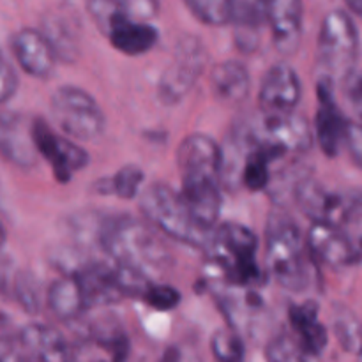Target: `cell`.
<instances>
[{"label":"cell","mask_w":362,"mask_h":362,"mask_svg":"<svg viewBox=\"0 0 362 362\" xmlns=\"http://www.w3.org/2000/svg\"><path fill=\"white\" fill-rule=\"evenodd\" d=\"M98 247L119 267L156 283L172 269L173 257L152 226L131 216H103Z\"/></svg>","instance_id":"6da1fadb"},{"label":"cell","mask_w":362,"mask_h":362,"mask_svg":"<svg viewBox=\"0 0 362 362\" xmlns=\"http://www.w3.org/2000/svg\"><path fill=\"white\" fill-rule=\"evenodd\" d=\"M182 191L194 218L209 230L216 228L221 211L223 148L204 133H193L177 148Z\"/></svg>","instance_id":"7a4b0ae2"},{"label":"cell","mask_w":362,"mask_h":362,"mask_svg":"<svg viewBox=\"0 0 362 362\" xmlns=\"http://www.w3.org/2000/svg\"><path fill=\"white\" fill-rule=\"evenodd\" d=\"M258 239L247 226L225 223L212 233L205 247L207 265L212 276H218L226 286L253 290L264 285L265 274L257 262Z\"/></svg>","instance_id":"3957f363"},{"label":"cell","mask_w":362,"mask_h":362,"mask_svg":"<svg viewBox=\"0 0 362 362\" xmlns=\"http://www.w3.org/2000/svg\"><path fill=\"white\" fill-rule=\"evenodd\" d=\"M265 255L272 278L285 290L303 292L311 283V251L297 223L283 211H272L265 228Z\"/></svg>","instance_id":"277c9868"},{"label":"cell","mask_w":362,"mask_h":362,"mask_svg":"<svg viewBox=\"0 0 362 362\" xmlns=\"http://www.w3.org/2000/svg\"><path fill=\"white\" fill-rule=\"evenodd\" d=\"M140 209L147 221L173 240L193 247H207L212 230H207L180 193L163 182H154L140 194Z\"/></svg>","instance_id":"5b68a950"},{"label":"cell","mask_w":362,"mask_h":362,"mask_svg":"<svg viewBox=\"0 0 362 362\" xmlns=\"http://www.w3.org/2000/svg\"><path fill=\"white\" fill-rule=\"evenodd\" d=\"M359 30L346 11L332 9L324 16L318 34V64L322 78L346 81L356 73Z\"/></svg>","instance_id":"8992f818"},{"label":"cell","mask_w":362,"mask_h":362,"mask_svg":"<svg viewBox=\"0 0 362 362\" xmlns=\"http://www.w3.org/2000/svg\"><path fill=\"white\" fill-rule=\"evenodd\" d=\"M239 127L251 144L271 148L283 156L306 154L313 145L310 122L299 113L265 115L260 112Z\"/></svg>","instance_id":"52a82bcc"},{"label":"cell","mask_w":362,"mask_h":362,"mask_svg":"<svg viewBox=\"0 0 362 362\" xmlns=\"http://www.w3.org/2000/svg\"><path fill=\"white\" fill-rule=\"evenodd\" d=\"M53 120L73 140H95L105 131V113L87 90L74 85L57 88L49 101Z\"/></svg>","instance_id":"ba28073f"},{"label":"cell","mask_w":362,"mask_h":362,"mask_svg":"<svg viewBox=\"0 0 362 362\" xmlns=\"http://www.w3.org/2000/svg\"><path fill=\"white\" fill-rule=\"evenodd\" d=\"M207 64V49L193 34H184L177 41L173 57L159 78L158 95L165 105H175L193 88Z\"/></svg>","instance_id":"9c48e42d"},{"label":"cell","mask_w":362,"mask_h":362,"mask_svg":"<svg viewBox=\"0 0 362 362\" xmlns=\"http://www.w3.org/2000/svg\"><path fill=\"white\" fill-rule=\"evenodd\" d=\"M296 204L313 225H331L341 228L354 212V200L325 187L313 179L299 180L293 187Z\"/></svg>","instance_id":"30bf717a"},{"label":"cell","mask_w":362,"mask_h":362,"mask_svg":"<svg viewBox=\"0 0 362 362\" xmlns=\"http://www.w3.org/2000/svg\"><path fill=\"white\" fill-rule=\"evenodd\" d=\"M32 136L39 154L52 165L53 175L59 182L66 184L73 173L88 165V154L78 144L52 131L42 119L32 120Z\"/></svg>","instance_id":"8fae6325"},{"label":"cell","mask_w":362,"mask_h":362,"mask_svg":"<svg viewBox=\"0 0 362 362\" xmlns=\"http://www.w3.org/2000/svg\"><path fill=\"white\" fill-rule=\"evenodd\" d=\"M303 85L299 74L285 62L274 64L262 80L258 103L265 115H288L300 101Z\"/></svg>","instance_id":"7c38bea8"},{"label":"cell","mask_w":362,"mask_h":362,"mask_svg":"<svg viewBox=\"0 0 362 362\" xmlns=\"http://www.w3.org/2000/svg\"><path fill=\"white\" fill-rule=\"evenodd\" d=\"M332 83L334 81L327 80V78H320L318 81V110L317 117H315V136H317L322 152L327 158H334L338 154L341 144H345L350 124V120L343 115L336 103Z\"/></svg>","instance_id":"4fadbf2b"},{"label":"cell","mask_w":362,"mask_h":362,"mask_svg":"<svg viewBox=\"0 0 362 362\" xmlns=\"http://www.w3.org/2000/svg\"><path fill=\"white\" fill-rule=\"evenodd\" d=\"M306 240L315 260L336 271L357 264L361 258L357 244L339 226L311 225Z\"/></svg>","instance_id":"5bb4252c"},{"label":"cell","mask_w":362,"mask_h":362,"mask_svg":"<svg viewBox=\"0 0 362 362\" xmlns=\"http://www.w3.org/2000/svg\"><path fill=\"white\" fill-rule=\"evenodd\" d=\"M11 49L21 69L30 76L45 80L52 76L55 67V53L41 30L23 27L11 37Z\"/></svg>","instance_id":"9a60e30c"},{"label":"cell","mask_w":362,"mask_h":362,"mask_svg":"<svg viewBox=\"0 0 362 362\" xmlns=\"http://www.w3.org/2000/svg\"><path fill=\"white\" fill-rule=\"evenodd\" d=\"M0 147L7 161L20 168H32L37 163V148L32 136V122L20 113H4L0 124Z\"/></svg>","instance_id":"2e32d148"},{"label":"cell","mask_w":362,"mask_h":362,"mask_svg":"<svg viewBox=\"0 0 362 362\" xmlns=\"http://www.w3.org/2000/svg\"><path fill=\"white\" fill-rule=\"evenodd\" d=\"M272 41L281 55H292L299 48L303 35V2L276 0L267 4Z\"/></svg>","instance_id":"e0dca14e"},{"label":"cell","mask_w":362,"mask_h":362,"mask_svg":"<svg viewBox=\"0 0 362 362\" xmlns=\"http://www.w3.org/2000/svg\"><path fill=\"white\" fill-rule=\"evenodd\" d=\"M18 341L34 362H71V350L66 339L49 325H25L18 334Z\"/></svg>","instance_id":"ac0fdd59"},{"label":"cell","mask_w":362,"mask_h":362,"mask_svg":"<svg viewBox=\"0 0 362 362\" xmlns=\"http://www.w3.org/2000/svg\"><path fill=\"white\" fill-rule=\"evenodd\" d=\"M288 320L297 334V341L310 357H318L327 346V331L318 318V304L315 300L292 304Z\"/></svg>","instance_id":"d6986e66"},{"label":"cell","mask_w":362,"mask_h":362,"mask_svg":"<svg viewBox=\"0 0 362 362\" xmlns=\"http://www.w3.org/2000/svg\"><path fill=\"white\" fill-rule=\"evenodd\" d=\"M212 90L225 103H240L247 98L251 78L246 66L237 60H223L212 67Z\"/></svg>","instance_id":"ffe728a7"},{"label":"cell","mask_w":362,"mask_h":362,"mask_svg":"<svg viewBox=\"0 0 362 362\" xmlns=\"http://www.w3.org/2000/svg\"><path fill=\"white\" fill-rule=\"evenodd\" d=\"M46 303L55 317L66 322L76 320L78 317L83 315V311L90 310L80 283L73 276H62L53 281L46 293Z\"/></svg>","instance_id":"44dd1931"},{"label":"cell","mask_w":362,"mask_h":362,"mask_svg":"<svg viewBox=\"0 0 362 362\" xmlns=\"http://www.w3.org/2000/svg\"><path fill=\"white\" fill-rule=\"evenodd\" d=\"M41 32L52 46L57 59L62 62L76 60L80 48H78L76 30L71 27L69 20H66L62 14H45L41 18Z\"/></svg>","instance_id":"7402d4cb"},{"label":"cell","mask_w":362,"mask_h":362,"mask_svg":"<svg viewBox=\"0 0 362 362\" xmlns=\"http://www.w3.org/2000/svg\"><path fill=\"white\" fill-rule=\"evenodd\" d=\"M332 329L346 352L362 356V324L352 310L336 304L332 311Z\"/></svg>","instance_id":"603a6c76"},{"label":"cell","mask_w":362,"mask_h":362,"mask_svg":"<svg viewBox=\"0 0 362 362\" xmlns=\"http://www.w3.org/2000/svg\"><path fill=\"white\" fill-rule=\"evenodd\" d=\"M186 7L194 18L214 27L232 23L233 20V2L230 0H186Z\"/></svg>","instance_id":"cb8c5ba5"},{"label":"cell","mask_w":362,"mask_h":362,"mask_svg":"<svg viewBox=\"0 0 362 362\" xmlns=\"http://www.w3.org/2000/svg\"><path fill=\"white\" fill-rule=\"evenodd\" d=\"M92 338L99 346L112 354L113 362L126 361L127 354H129V339L119 325L99 322L98 325L92 327Z\"/></svg>","instance_id":"d4e9b609"},{"label":"cell","mask_w":362,"mask_h":362,"mask_svg":"<svg viewBox=\"0 0 362 362\" xmlns=\"http://www.w3.org/2000/svg\"><path fill=\"white\" fill-rule=\"evenodd\" d=\"M211 349L218 362H246L244 339L233 329H219L211 339Z\"/></svg>","instance_id":"484cf974"},{"label":"cell","mask_w":362,"mask_h":362,"mask_svg":"<svg viewBox=\"0 0 362 362\" xmlns=\"http://www.w3.org/2000/svg\"><path fill=\"white\" fill-rule=\"evenodd\" d=\"M310 359L311 357L304 352L299 341L286 332L274 336L265 346L267 362H308Z\"/></svg>","instance_id":"4316f807"},{"label":"cell","mask_w":362,"mask_h":362,"mask_svg":"<svg viewBox=\"0 0 362 362\" xmlns=\"http://www.w3.org/2000/svg\"><path fill=\"white\" fill-rule=\"evenodd\" d=\"M13 293L25 313H37L41 308V286L32 272L21 271L13 278Z\"/></svg>","instance_id":"83f0119b"},{"label":"cell","mask_w":362,"mask_h":362,"mask_svg":"<svg viewBox=\"0 0 362 362\" xmlns=\"http://www.w3.org/2000/svg\"><path fill=\"white\" fill-rule=\"evenodd\" d=\"M269 2L257 0H235L233 2V20L235 27H251L260 30L262 25L269 21Z\"/></svg>","instance_id":"f1b7e54d"},{"label":"cell","mask_w":362,"mask_h":362,"mask_svg":"<svg viewBox=\"0 0 362 362\" xmlns=\"http://www.w3.org/2000/svg\"><path fill=\"white\" fill-rule=\"evenodd\" d=\"M144 170L136 165H126L119 170L113 177H110L112 182V194L131 200L140 191L141 182H144Z\"/></svg>","instance_id":"f546056e"},{"label":"cell","mask_w":362,"mask_h":362,"mask_svg":"<svg viewBox=\"0 0 362 362\" xmlns=\"http://www.w3.org/2000/svg\"><path fill=\"white\" fill-rule=\"evenodd\" d=\"M141 299L158 311H172L179 306L182 296L173 286L163 285V283H151L144 292V296H141Z\"/></svg>","instance_id":"4dcf8cb0"},{"label":"cell","mask_w":362,"mask_h":362,"mask_svg":"<svg viewBox=\"0 0 362 362\" xmlns=\"http://www.w3.org/2000/svg\"><path fill=\"white\" fill-rule=\"evenodd\" d=\"M122 4L131 20L145 21V23H147V20L154 18L159 11V4L152 2V0H129V2Z\"/></svg>","instance_id":"1f68e13d"},{"label":"cell","mask_w":362,"mask_h":362,"mask_svg":"<svg viewBox=\"0 0 362 362\" xmlns=\"http://www.w3.org/2000/svg\"><path fill=\"white\" fill-rule=\"evenodd\" d=\"M345 95L352 108L356 110L359 122L362 124V71H356L346 81H343Z\"/></svg>","instance_id":"d6a6232c"},{"label":"cell","mask_w":362,"mask_h":362,"mask_svg":"<svg viewBox=\"0 0 362 362\" xmlns=\"http://www.w3.org/2000/svg\"><path fill=\"white\" fill-rule=\"evenodd\" d=\"M345 145L349 148V154L352 161L356 163L359 168H362V124L352 122L350 120L349 131H346Z\"/></svg>","instance_id":"836d02e7"},{"label":"cell","mask_w":362,"mask_h":362,"mask_svg":"<svg viewBox=\"0 0 362 362\" xmlns=\"http://www.w3.org/2000/svg\"><path fill=\"white\" fill-rule=\"evenodd\" d=\"M233 39H235V46L240 52L250 53L258 46L260 30L251 27H235V30H233Z\"/></svg>","instance_id":"e575fe53"},{"label":"cell","mask_w":362,"mask_h":362,"mask_svg":"<svg viewBox=\"0 0 362 362\" xmlns=\"http://www.w3.org/2000/svg\"><path fill=\"white\" fill-rule=\"evenodd\" d=\"M18 88V76H16V71L14 67L11 66L9 60L4 57L2 59V90H0V99L2 103L9 101L11 95L16 92Z\"/></svg>","instance_id":"d590c367"},{"label":"cell","mask_w":362,"mask_h":362,"mask_svg":"<svg viewBox=\"0 0 362 362\" xmlns=\"http://www.w3.org/2000/svg\"><path fill=\"white\" fill-rule=\"evenodd\" d=\"M346 7H349L352 13L362 16V0H349V2H346Z\"/></svg>","instance_id":"8d00e7d4"},{"label":"cell","mask_w":362,"mask_h":362,"mask_svg":"<svg viewBox=\"0 0 362 362\" xmlns=\"http://www.w3.org/2000/svg\"><path fill=\"white\" fill-rule=\"evenodd\" d=\"M112 362H113V361H112Z\"/></svg>","instance_id":"74e56055"}]
</instances>
